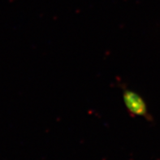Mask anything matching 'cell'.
Masks as SVG:
<instances>
[{"instance_id": "cell-1", "label": "cell", "mask_w": 160, "mask_h": 160, "mask_svg": "<svg viewBox=\"0 0 160 160\" xmlns=\"http://www.w3.org/2000/svg\"><path fill=\"white\" fill-rule=\"evenodd\" d=\"M123 99L124 106L131 116L150 117L146 102L137 92L124 89L123 91Z\"/></svg>"}]
</instances>
